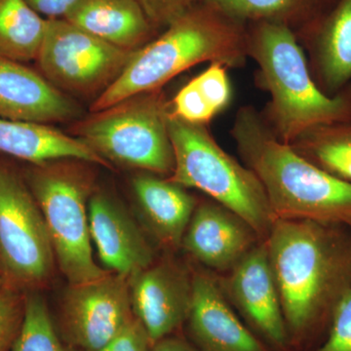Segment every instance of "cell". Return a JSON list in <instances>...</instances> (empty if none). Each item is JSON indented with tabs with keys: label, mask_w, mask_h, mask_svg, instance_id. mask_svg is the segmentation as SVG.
<instances>
[{
	"label": "cell",
	"mask_w": 351,
	"mask_h": 351,
	"mask_svg": "<svg viewBox=\"0 0 351 351\" xmlns=\"http://www.w3.org/2000/svg\"><path fill=\"white\" fill-rule=\"evenodd\" d=\"M339 226L276 219L265 240L292 351L319 345L351 289V237Z\"/></svg>",
	"instance_id": "1"
},
{
	"label": "cell",
	"mask_w": 351,
	"mask_h": 351,
	"mask_svg": "<svg viewBox=\"0 0 351 351\" xmlns=\"http://www.w3.org/2000/svg\"><path fill=\"white\" fill-rule=\"evenodd\" d=\"M230 133L247 167L262 182L276 219L350 223L351 182L321 169L279 140L255 108H240Z\"/></svg>",
	"instance_id": "2"
},
{
	"label": "cell",
	"mask_w": 351,
	"mask_h": 351,
	"mask_svg": "<svg viewBox=\"0 0 351 351\" xmlns=\"http://www.w3.org/2000/svg\"><path fill=\"white\" fill-rule=\"evenodd\" d=\"M237 22L205 2L193 5L156 40L135 51L119 77L97 97L91 112L161 89L176 75L203 62H219L228 68L243 66L248 38Z\"/></svg>",
	"instance_id": "3"
},
{
	"label": "cell",
	"mask_w": 351,
	"mask_h": 351,
	"mask_svg": "<svg viewBox=\"0 0 351 351\" xmlns=\"http://www.w3.org/2000/svg\"><path fill=\"white\" fill-rule=\"evenodd\" d=\"M248 56L270 96L263 119L279 140L291 145L317 127L351 124V89L329 95L318 86L289 25L261 23L248 38Z\"/></svg>",
	"instance_id": "4"
},
{
	"label": "cell",
	"mask_w": 351,
	"mask_h": 351,
	"mask_svg": "<svg viewBox=\"0 0 351 351\" xmlns=\"http://www.w3.org/2000/svg\"><path fill=\"white\" fill-rule=\"evenodd\" d=\"M175 167L170 181L213 198L246 221L265 241L276 217L255 173L223 151L206 125L191 124L169 114Z\"/></svg>",
	"instance_id": "5"
},
{
	"label": "cell",
	"mask_w": 351,
	"mask_h": 351,
	"mask_svg": "<svg viewBox=\"0 0 351 351\" xmlns=\"http://www.w3.org/2000/svg\"><path fill=\"white\" fill-rule=\"evenodd\" d=\"M86 163L60 159L29 164L23 173L43 215L58 265L69 284L89 282L110 272L99 267L92 254L88 204L94 180Z\"/></svg>",
	"instance_id": "6"
},
{
	"label": "cell",
	"mask_w": 351,
	"mask_h": 351,
	"mask_svg": "<svg viewBox=\"0 0 351 351\" xmlns=\"http://www.w3.org/2000/svg\"><path fill=\"white\" fill-rule=\"evenodd\" d=\"M170 103L161 89L134 95L78 121L77 138L107 162L157 175H172L174 149Z\"/></svg>",
	"instance_id": "7"
},
{
	"label": "cell",
	"mask_w": 351,
	"mask_h": 351,
	"mask_svg": "<svg viewBox=\"0 0 351 351\" xmlns=\"http://www.w3.org/2000/svg\"><path fill=\"white\" fill-rule=\"evenodd\" d=\"M55 254L47 226L24 175L0 158V267L25 291L52 277Z\"/></svg>",
	"instance_id": "8"
},
{
	"label": "cell",
	"mask_w": 351,
	"mask_h": 351,
	"mask_svg": "<svg viewBox=\"0 0 351 351\" xmlns=\"http://www.w3.org/2000/svg\"><path fill=\"white\" fill-rule=\"evenodd\" d=\"M134 53L97 38L68 20L57 19L47 20L36 60L39 73L58 89L89 95L103 93Z\"/></svg>",
	"instance_id": "9"
},
{
	"label": "cell",
	"mask_w": 351,
	"mask_h": 351,
	"mask_svg": "<svg viewBox=\"0 0 351 351\" xmlns=\"http://www.w3.org/2000/svg\"><path fill=\"white\" fill-rule=\"evenodd\" d=\"M128 277L114 272L69 284L62 300L60 332L76 351H98L134 317Z\"/></svg>",
	"instance_id": "10"
},
{
	"label": "cell",
	"mask_w": 351,
	"mask_h": 351,
	"mask_svg": "<svg viewBox=\"0 0 351 351\" xmlns=\"http://www.w3.org/2000/svg\"><path fill=\"white\" fill-rule=\"evenodd\" d=\"M247 326L272 351H292L265 241L256 245L219 281Z\"/></svg>",
	"instance_id": "11"
},
{
	"label": "cell",
	"mask_w": 351,
	"mask_h": 351,
	"mask_svg": "<svg viewBox=\"0 0 351 351\" xmlns=\"http://www.w3.org/2000/svg\"><path fill=\"white\" fill-rule=\"evenodd\" d=\"M132 309L152 345L175 335L188 319L193 274L172 260L154 263L128 277Z\"/></svg>",
	"instance_id": "12"
},
{
	"label": "cell",
	"mask_w": 351,
	"mask_h": 351,
	"mask_svg": "<svg viewBox=\"0 0 351 351\" xmlns=\"http://www.w3.org/2000/svg\"><path fill=\"white\" fill-rule=\"evenodd\" d=\"M184 324L199 351H272L239 319L210 272L193 274V302Z\"/></svg>",
	"instance_id": "13"
},
{
	"label": "cell",
	"mask_w": 351,
	"mask_h": 351,
	"mask_svg": "<svg viewBox=\"0 0 351 351\" xmlns=\"http://www.w3.org/2000/svg\"><path fill=\"white\" fill-rule=\"evenodd\" d=\"M258 240L257 232L246 221L214 201L197 204L182 247L208 269L228 272Z\"/></svg>",
	"instance_id": "14"
},
{
	"label": "cell",
	"mask_w": 351,
	"mask_h": 351,
	"mask_svg": "<svg viewBox=\"0 0 351 351\" xmlns=\"http://www.w3.org/2000/svg\"><path fill=\"white\" fill-rule=\"evenodd\" d=\"M88 216L91 240L108 271L129 277L154 263V250L142 230L112 197L93 193Z\"/></svg>",
	"instance_id": "15"
},
{
	"label": "cell",
	"mask_w": 351,
	"mask_h": 351,
	"mask_svg": "<svg viewBox=\"0 0 351 351\" xmlns=\"http://www.w3.org/2000/svg\"><path fill=\"white\" fill-rule=\"evenodd\" d=\"M80 112L40 73L0 54V119L49 124L75 119Z\"/></svg>",
	"instance_id": "16"
},
{
	"label": "cell",
	"mask_w": 351,
	"mask_h": 351,
	"mask_svg": "<svg viewBox=\"0 0 351 351\" xmlns=\"http://www.w3.org/2000/svg\"><path fill=\"white\" fill-rule=\"evenodd\" d=\"M133 191L145 223L157 241L170 250L181 247L197 206L195 197L180 184L147 172L134 178Z\"/></svg>",
	"instance_id": "17"
},
{
	"label": "cell",
	"mask_w": 351,
	"mask_h": 351,
	"mask_svg": "<svg viewBox=\"0 0 351 351\" xmlns=\"http://www.w3.org/2000/svg\"><path fill=\"white\" fill-rule=\"evenodd\" d=\"M0 156L29 164L75 159L110 168V163L73 136L48 124L0 119Z\"/></svg>",
	"instance_id": "18"
},
{
	"label": "cell",
	"mask_w": 351,
	"mask_h": 351,
	"mask_svg": "<svg viewBox=\"0 0 351 351\" xmlns=\"http://www.w3.org/2000/svg\"><path fill=\"white\" fill-rule=\"evenodd\" d=\"M66 20L129 51L145 46L154 29L138 0H84Z\"/></svg>",
	"instance_id": "19"
},
{
	"label": "cell",
	"mask_w": 351,
	"mask_h": 351,
	"mask_svg": "<svg viewBox=\"0 0 351 351\" xmlns=\"http://www.w3.org/2000/svg\"><path fill=\"white\" fill-rule=\"evenodd\" d=\"M319 87L335 95L351 82V0H338L321 20L313 43Z\"/></svg>",
	"instance_id": "20"
},
{
	"label": "cell",
	"mask_w": 351,
	"mask_h": 351,
	"mask_svg": "<svg viewBox=\"0 0 351 351\" xmlns=\"http://www.w3.org/2000/svg\"><path fill=\"white\" fill-rule=\"evenodd\" d=\"M46 23L27 0H0V54L22 63L36 60Z\"/></svg>",
	"instance_id": "21"
},
{
	"label": "cell",
	"mask_w": 351,
	"mask_h": 351,
	"mask_svg": "<svg viewBox=\"0 0 351 351\" xmlns=\"http://www.w3.org/2000/svg\"><path fill=\"white\" fill-rule=\"evenodd\" d=\"M291 145L321 169L351 182V124L317 127Z\"/></svg>",
	"instance_id": "22"
},
{
	"label": "cell",
	"mask_w": 351,
	"mask_h": 351,
	"mask_svg": "<svg viewBox=\"0 0 351 351\" xmlns=\"http://www.w3.org/2000/svg\"><path fill=\"white\" fill-rule=\"evenodd\" d=\"M11 351H69L62 343L46 302L36 290L25 292V316Z\"/></svg>",
	"instance_id": "23"
},
{
	"label": "cell",
	"mask_w": 351,
	"mask_h": 351,
	"mask_svg": "<svg viewBox=\"0 0 351 351\" xmlns=\"http://www.w3.org/2000/svg\"><path fill=\"white\" fill-rule=\"evenodd\" d=\"M311 0H203L228 17L237 21L278 22Z\"/></svg>",
	"instance_id": "24"
},
{
	"label": "cell",
	"mask_w": 351,
	"mask_h": 351,
	"mask_svg": "<svg viewBox=\"0 0 351 351\" xmlns=\"http://www.w3.org/2000/svg\"><path fill=\"white\" fill-rule=\"evenodd\" d=\"M25 290L7 280L0 286V351L12 350L25 316Z\"/></svg>",
	"instance_id": "25"
},
{
	"label": "cell",
	"mask_w": 351,
	"mask_h": 351,
	"mask_svg": "<svg viewBox=\"0 0 351 351\" xmlns=\"http://www.w3.org/2000/svg\"><path fill=\"white\" fill-rule=\"evenodd\" d=\"M171 114L191 124L206 125L218 114L193 82L182 88L170 103Z\"/></svg>",
	"instance_id": "26"
},
{
	"label": "cell",
	"mask_w": 351,
	"mask_h": 351,
	"mask_svg": "<svg viewBox=\"0 0 351 351\" xmlns=\"http://www.w3.org/2000/svg\"><path fill=\"white\" fill-rule=\"evenodd\" d=\"M226 69L228 66L225 64L214 62L202 73L193 78L201 93L217 113L225 110L232 98Z\"/></svg>",
	"instance_id": "27"
},
{
	"label": "cell",
	"mask_w": 351,
	"mask_h": 351,
	"mask_svg": "<svg viewBox=\"0 0 351 351\" xmlns=\"http://www.w3.org/2000/svg\"><path fill=\"white\" fill-rule=\"evenodd\" d=\"M311 351H351V289L335 308L324 339Z\"/></svg>",
	"instance_id": "28"
},
{
	"label": "cell",
	"mask_w": 351,
	"mask_h": 351,
	"mask_svg": "<svg viewBox=\"0 0 351 351\" xmlns=\"http://www.w3.org/2000/svg\"><path fill=\"white\" fill-rule=\"evenodd\" d=\"M152 27H167L193 6L195 0H138Z\"/></svg>",
	"instance_id": "29"
},
{
	"label": "cell",
	"mask_w": 351,
	"mask_h": 351,
	"mask_svg": "<svg viewBox=\"0 0 351 351\" xmlns=\"http://www.w3.org/2000/svg\"><path fill=\"white\" fill-rule=\"evenodd\" d=\"M152 346L145 327L134 316L114 338L98 351H151Z\"/></svg>",
	"instance_id": "30"
},
{
	"label": "cell",
	"mask_w": 351,
	"mask_h": 351,
	"mask_svg": "<svg viewBox=\"0 0 351 351\" xmlns=\"http://www.w3.org/2000/svg\"><path fill=\"white\" fill-rule=\"evenodd\" d=\"M84 0H27L29 5L46 20L66 19Z\"/></svg>",
	"instance_id": "31"
},
{
	"label": "cell",
	"mask_w": 351,
	"mask_h": 351,
	"mask_svg": "<svg viewBox=\"0 0 351 351\" xmlns=\"http://www.w3.org/2000/svg\"><path fill=\"white\" fill-rule=\"evenodd\" d=\"M151 351H199L191 341L182 339L177 335H171L159 339L152 345Z\"/></svg>",
	"instance_id": "32"
},
{
	"label": "cell",
	"mask_w": 351,
	"mask_h": 351,
	"mask_svg": "<svg viewBox=\"0 0 351 351\" xmlns=\"http://www.w3.org/2000/svg\"><path fill=\"white\" fill-rule=\"evenodd\" d=\"M7 280H8V279H7L5 274L0 272V286L3 285V284L5 283Z\"/></svg>",
	"instance_id": "33"
},
{
	"label": "cell",
	"mask_w": 351,
	"mask_h": 351,
	"mask_svg": "<svg viewBox=\"0 0 351 351\" xmlns=\"http://www.w3.org/2000/svg\"><path fill=\"white\" fill-rule=\"evenodd\" d=\"M0 272H2V274H4L3 270L1 269V267H0Z\"/></svg>",
	"instance_id": "34"
},
{
	"label": "cell",
	"mask_w": 351,
	"mask_h": 351,
	"mask_svg": "<svg viewBox=\"0 0 351 351\" xmlns=\"http://www.w3.org/2000/svg\"><path fill=\"white\" fill-rule=\"evenodd\" d=\"M348 226H350V228H351V221H350V223H348Z\"/></svg>",
	"instance_id": "35"
}]
</instances>
